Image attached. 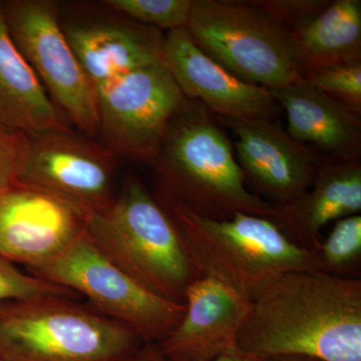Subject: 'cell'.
Instances as JSON below:
<instances>
[{"instance_id": "6da1fadb", "label": "cell", "mask_w": 361, "mask_h": 361, "mask_svg": "<svg viewBox=\"0 0 361 361\" xmlns=\"http://www.w3.org/2000/svg\"><path fill=\"white\" fill-rule=\"evenodd\" d=\"M237 348L250 358L302 355L361 361V279L297 271L251 294Z\"/></svg>"}, {"instance_id": "7a4b0ae2", "label": "cell", "mask_w": 361, "mask_h": 361, "mask_svg": "<svg viewBox=\"0 0 361 361\" xmlns=\"http://www.w3.org/2000/svg\"><path fill=\"white\" fill-rule=\"evenodd\" d=\"M157 187L194 212L224 219L243 212L274 219L275 206L247 189L229 137L216 116L188 99L149 164Z\"/></svg>"}, {"instance_id": "3957f363", "label": "cell", "mask_w": 361, "mask_h": 361, "mask_svg": "<svg viewBox=\"0 0 361 361\" xmlns=\"http://www.w3.org/2000/svg\"><path fill=\"white\" fill-rule=\"evenodd\" d=\"M153 193L201 276L219 280L250 297L261 284L283 273L322 272L317 253L296 245L268 218L237 212L214 219L158 188Z\"/></svg>"}, {"instance_id": "277c9868", "label": "cell", "mask_w": 361, "mask_h": 361, "mask_svg": "<svg viewBox=\"0 0 361 361\" xmlns=\"http://www.w3.org/2000/svg\"><path fill=\"white\" fill-rule=\"evenodd\" d=\"M85 231L99 248L142 286L184 304L189 285L201 276L170 216L134 173L115 201L87 220Z\"/></svg>"}, {"instance_id": "5b68a950", "label": "cell", "mask_w": 361, "mask_h": 361, "mask_svg": "<svg viewBox=\"0 0 361 361\" xmlns=\"http://www.w3.org/2000/svg\"><path fill=\"white\" fill-rule=\"evenodd\" d=\"M146 343L135 330L70 296L0 303V358L127 361Z\"/></svg>"}, {"instance_id": "8992f818", "label": "cell", "mask_w": 361, "mask_h": 361, "mask_svg": "<svg viewBox=\"0 0 361 361\" xmlns=\"http://www.w3.org/2000/svg\"><path fill=\"white\" fill-rule=\"evenodd\" d=\"M186 30L239 80L280 90L302 80L293 37L255 1L194 0Z\"/></svg>"}, {"instance_id": "52a82bcc", "label": "cell", "mask_w": 361, "mask_h": 361, "mask_svg": "<svg viewBox=\"0 0 361 361\" xmlns=\"http://www.w3.org/2000/svg\"><path fill=\"white\" fill-rule=\"evenodd\" d=\"M33 276L87 297L90 307L161 343L178 326L185 304L161 298L118 267L85 231L56 257L28 268Z\"/></svg>"}, {"instance_id": "ba28073f", "label": "cell", "mask_w": 361, "mask_h": 361, "mask_svg": "<svg viewBox=\"0 0 361 361\" xmlns=\"http://www.w3.org/2000/svg\"><path fill=\"white\" fill-rule=\"evenodd\" d=\"M11 39L47 96L71 125L87 137L99 135L97 90L80 66L51 0L2 1Z\"/></svg>"}, {"instance_id": "9c48e42d", "label": "cell", "mask_w": 361, "mask_h": 361, "mask_svg": "<svg viewBox=\"0 0 361 361\" xmlns=\"http://www.w3.org/2000/svg\"><path fill=\"white\" fill-rule=\"evenodd\" d=\"M97 99L104 146L149 165L187 97L160 61L111 78L97 89Z\"/></svg>"}, {"instance_id": "30bf717a", "label": "cell", "mask_w": 361, "mask_h": 361, "mask_svg": "<svg viewBox=\"0 0 361 361\" xmlns=\"http://www.w3.org/2000/svg\"><path fill=\"white\" fill-rule=\"evenodd\" d=\"M118 158L104 144L71 129L30 133L18 182L92 216L115 201Z\"/></svg>"}, {"instance_id": "8fae6325", "label": "cell", "mask_w": 361, "mask_h": 361, "mask_svg": "<svg viewBox=\"0 0 361 361\" xmlns=\"http://www.w3.org/2000/svg\"><path fill=\"white\" fill-rule=\"evenodd\" d=\"M89 218L68 202L16 183L0 193V256L27 269L42 264L71 245Z\"/></svg>"}, {"instance_id": "7c38bea8", "label": "cell", "mask_w": 361, "mask_h": 361, "mask_svg": "<svg viewBox=\"0 0 361 361\" xmlns=\"http://www.w3.org/2000/svg\"><path fill=\"white\" fill-rule=\"evenodd\" d=\"M217 118L234 133L239 166L256 195L285 206L310 190L322 165L317 152L272 121Z\"/></svg>"}, {"instance_id": "4fadbf2b", "label": "cell", "mask_w": 361, "mask_h": 361, "mask_svg": "<svg viewBox=\"0 0 361 361\" xmlns=\"http://www.w3.org/2000/svg\"><path fill=\"white\" fill-rule=\"evenodd\" d=\"M163 63L183 94L217 118L272 121L279 113L269 90L234 77L197 47L186 28L166 33Z\"/></svg>"}, {"instance_id": "5bb4252c", "label": "cell", "mask_w": 361, "mask_h": 361, "mask_svg": "<svg viewBox=\"0 0 361 361\" xmlns=\"http://www.w3.org/2000/svg\"><path fill=\"white\" fill-rule=\"evenodd\" d=\"M184 304L182 320L159 343L166 360H213L237 348L250 312V297L219 280L200 276L188 287Z\"/></svg>"}, {"instance_id": "9a60e30c", "label": "cell", "mask_w": 361, "mask_h": 361, "mask_svg": "<svg viewBox=\"0 0 361 361\" xmlns=\"http://www.w3.org/2000/svg\"><path fill=\"white\" fill-rule=\"evenodd\" d=\"M116 14L66 20L59 11L66 39L97 90L111 78L163 61V32Z\"/></svg>"}, {"instance_id": "2e32d148", "label": "cell", "mask_w": 361, "mask_h": 361, "mask_svg": "<svg viewBox=\"0 0 361 361\" xmlns=\"http://www.w3.org/2000/svg\"><path fill=\"white\" fill-rule=\"evenodd\" d=\"M273 222L296 245L316 252L320 231L361 211L360 158H323L310 190L288 205L275 206Z\"/></svg>"}, {"instance_id": "e0dca14e", "label": "cell", "mask_w": 361, "mask_h": 361, "mask_svg": "<svg viewBox=\"0 0 361 361\" xmlns=\"http://www.w3.org/2000/svg\"><path fill=\"white\" fill-rule=\"evenodd\" d=\"M270 94L286 113L287 134L292 139L329 157L360 158L361 114L304 78L283 89L270 90Z\"/></svg>"}, {"instance_id": "ac0fdd59", "label": "cell", "mask_w": 361, "mask_h": 361, "mask_svg": "<svg viewBox=\"0 0 361 361\" xmlns=\"http://www.w3.org/2000/svg\"><path fill=\"white\" fill-rule=\"evenodd\" d=\"M0 126L13 132L71 129L7 30L0 1Z\"/></svg>"}, {"instance_id": "d6986e66", "label": "cell", "mask_w": 361, "mask_h": 361, "mask_svg": "<svg viewBox=\"0 0 361 361\" xmlns=\"http://www.w3.org/2000/svg\"><path fill=\"white\" fill-rule=\"evenodd\" d=\"M304 73L361 59V1L336 0L291 32Z\"/></svg>"}, {"instance_id": "ffe728a7", "label": "cell", "mask_w": 361, "mask_h": 361, "mask_svg": "<svg viewBox=\"0 0 361 361\" xmlns=\"http://www.w3.org/2000/svg\"><path fill=\"white\" fill-rule=\"evenodd\" d=\"M322 272L334 276L360 278L361 264V215L337 220L317 251Z\"/></svg>"}, {"instance_id": "44dd1931", "label": "cell", "mask_w": 361, "mask_h": 361, "mask_svg": "<svg viewBox=\"0 0 361 361\" xmlns=\"http://www.w3.org/2000/svg\"><path fill=\"white\" fill-rule=\"evenodd\" d=\"M194 0H106L104 6L140 25L157 30L186 28Z\"/></svg>"}, {"instance_id": "7402d4cb", "label": "cell", "mask_w": 361, "mask_h": 361, "mask_svg": "<svg viewBox=\"0 0 361 361\" xmlns=\"http://www.w3.org/2000/svg\"><path fill=\"white\" fill-rule=\"evenodd\" d=\"M304 80L361 114V59L334 63L304 73Z\"/></svg>"}, {"instance_id": "603a6c76", "label": "cell", "mask_w": 361, "mask_h": 361, "mask_svg": "<svg viewBox=\"0 0 361 361\" xmlns=\"http://www.w3.org/2000/svg\"><path fill=\"white\" fill-rule=\"evenodd\" d=\"M75 292L26 274L0 256V303L45 296L75 297Z\"/></svg>"}, {"instance_id": "cb8c5ba5", "label": "cell", "mask_w": 361, "mask_h": 361, "mask_svg": "<svg viewBox=\"0 0 361 361\" xmlns=\"http://www.w3.org/2000/svg\"><path fill=\"white\" fill-rule=\"evenodd\" d=\"M255 2L290 32L306 20L322 13L329 4V1L324 0H273Z\"/></svg>"}, {"instance_id": "d4e9b609", "label": "cell", "mask_w": 361, "mask_h": 361, "mask_svg": "<svg viewBox=\"0 0 361 361\" xmlns=\"http://www.w3.org/2000/svg\"><path fill=\"white\" fill-rule=\"evenodd\" d=\"M25 147V133L0 126V193L18 183Z\"/></svg>"}, {"instance_id": "484cf974", "label": "cell", "mask_w": 361, "mask_h": 361, "mask_svg": "<svg viewBox=\"0 0 361 361\" xmlns=\"http://www.w3.org/2000/svg\"><path fill=\"white\" fill-rule=\"evenodd\" d=\"M127 361H167L157 343H145L142 348Z\"/></svg>"}, {"instance_id": "4316f807", "label": "cell", "mask_w": 361, "mask_h": 361, "mask_svg": "<svg viewBox=\"0 0 361 361\" xmlns=\"http://www.w3.org/2000/svg\"><path fill=\"white\" fill-rule=\"evenodd\" d=\"M167 361H250L248 356L243 355L238 348L227 351L213 360H167Z\"/></svg>"}, {"instance_id": "83f0119b", "label": "cell", "mask_w": 361, "mask_h": 361, "mask_svg": "<svg viewBox=\"0 0 361 361\" xmlns=\"http://www.w3.org/2000/svg\"><path fill=\"white\" fill-rule=\"evenodd\" d=\"M250 361H322L316 360V358L308 357L302 355H276L269 356V357L263 358H250Z\"/></svg>"}, {"instance_id": "f1b7e54d", "label": "cell", "mask_w": 361, "mask_h": 361, "mask_svg": "<svg viewBox=\"0 0 361 361\" xmlns=\"http://www.w3.org/2000/svg\"><path fill=\"white\" fill-rule=\"evenodd\" d=\"M0 361H9V360H4V358H0Z\"/></svg>"}]
</instances>
